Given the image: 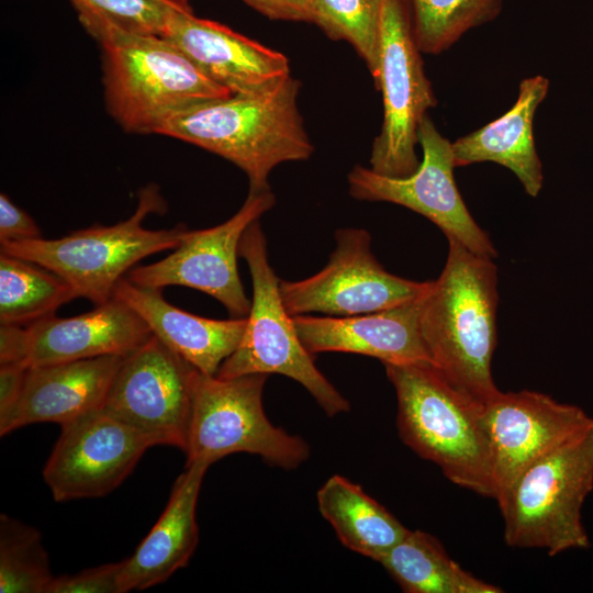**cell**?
Returning a JSON list of instances; mask_svg holds the SVG:
<instances>
[{"instance_id": "obj_34", "label": "cell", "mask_w": 593, "mask_h": 593, "mask_svg": "<svg viewBox=\"0 0 593 593\" xmlns=\"http://www.w3.org/2000/svg\"><path fill=\"white\" fill-rule=\"evenodd\" d=\"M174 1L182 3V4H188V0H174Z\"/></svg>"}, {"instance_id": "obj_21", "label": "cell", "mask_w": 593, "mask_h": 593, "mask_svg": "<svg viewBox=\"0 0 593 593\" xmlns=\"http://www.w3.org/2000/svg\"><path fill=\"white\" fill-rule=\"evenodd\" d=\"M549 80L540 75L521 81L518 96L503 115L452 143L456 167L492 161L508 168L525 192L536 198L544 183L533 124L545 100Z\"/></svg>"}, {"instance_id": "obj_24", "label": "cell", "mask_w": 593, "mask_h": 593, "mask_svg": "<svg viewBox=\"0 0 593 593\" xmlns=\"http://www.w3.org/2000/svg\"><path fill=\"white\" fill-rule=\"evenodd\" d=\"M378 562L409 593L502 592L463 570L436 537L423 530L409 529Z\"/></svg>"}, {"instance_id": "obj_27", "label": "cell", "mask_w": 593, "mask_h": 593, "mask_svg": "<svg viewBox=\"0 0 593 593\" xmlns=\"http://www.w3.org/2000/svg\"><path fill=\"white\" fill-rule=\"evenodd\" d=\"M53 579L41 533L1 514L0 592L46 593Z\"/></svg>"}, {"instance_id": "obj_20", "label": "cell", "mask_w": 593, "mask_h": 593, "mask_svg": "<svg viewBox=\"0 0 593 593\" xmlns=\"http://www.w3.org/2000/svg\"><path fill=\"white\" fill-rule=\"evenodd\" d=\"M163 289L145 288L125 277L113 298L128 305L168 348L200 372L215 376L222 362L238 346L246 317L212 320L176 307L165 300Z\"/></svg>"}, {"instance_id": "obj_1", "label": "cell", "mask_w": 593, "mask_h": 593, "mask_svg": "<svg viewBox=\"0 0 593 593\" xmlns=\"http://www.w3.org/2000/svg\"><path fill=\"white\" fill-rule=\"evenodd\" d=\"M439 277L422 295L418 325L432 365L457 390L485 405L500 390L496 345L497 268L493 258L448 240Z\"/></svg>"}, {"instance_id": "obj_5", "label": "cell", "mask_w": 593, "mask_h": 593, "mask_svg": "<svg viewBox=\"0 0 593 593\" xmlns=\"http://www.w3.org/2000/svg\"><path fill=\"white\" fill-rule=\"evenodd\" d=\"M593 490V421L529 465L500 507L511 547L549 556L591 545L582 506Z\"/></svg>"}, {"instance_id": "obj_13", "label": "cell", "mask_w": 593, "mask_h": 593, "mask_svg": "<svg viewBox=\"0 0 593 593\" xmlns=\"http://www.w3.org/2000/svg\"><path fill=\"white\" fill-rule=\"evenodd\" d=\"M275 203L271 190L248 193L242 208L227 221L210 228L188 230L170 255L132 268L125 278L145 288H192L221 302L232 318L246 317L251 303L237 269L239 242L247 227Z\"/></svg>"}, {"instance_id": "obj_2", "label": "cell", "mask_w": 593, "mask_h": 593, "mask_svg": "<svg viewBox=\"0 0 593 593\" xmlns=\"http://www.w3.org/2000/svg\"><path fill=\"white\" fill-rule=\"evenodd\" d=\"M300 87L289 75L260 91L202 102L174 115L158 134L227 159L246 174L248 193L266 192L276 166L314 152L298 107Z\"/></svg>"}, {"instance_id": "obj_9", "label": "cell", "mask_w": 593, "mask_h": 593, "mask_svg": "<svg viewBox=\"0 0 593 593\" xmlns=\"http://www.w3.org/2000/svg\"><path fill=\"white\" fill-rule=\"evenodd\" d=\"M405 0H380V66L376 87L382 93L383 122L374 138L370 168L384 176L414 174L418 126L437 104L425 75Z\"/></svg>"}, {"instance_id": "obj_22", "label": "cell", "mask_w": 593, "mask_h": 593, "mask_svg": "<svg viewBox=\"0 0 593 593\" xmlns=\"http://www.w3.org/2000/svg\"><path fill=\"white\" fill-rule=\"evenodd\" d=\"M209 467L202 461L186 465L159 519L135 552L123 561L124 593L163 583L188 564L199 541L195 508Z\"/></svg>"}, {"instance_id": "obj_18", "label": "cell", "mask_w": 593, "mask_h": 593, "mask_svg": "<svg viewBox=\"0 0 593 593\" xmlns=\"http://www.w3.org/2000/svg\"><path fill=\"white\" fill-rule=\"evenodd\" d=\"M422 295L360 315L292 317L301 343L313 356L337 351L370 356L382 363L430 362L418 325Z\"/></svg>"}, {"instance_id": "obj_29", "label": "cell", "mask_w": 593, "mask_h": 593, "mask_svg": "<svg viewBox=\"0 0 593 593\" xmlns=\"http://www.w3.org/2000/svg\"><path fill=\"white\" fill-rule=\"evenodd\" d=\"M78 16H93L121 29L161 35L174 14L189 7L174 0H71Z\"/></svg>"}, {"instance_id": "obj_6", "label": "cell", "mask_w": 593, "mask_h": 593, "mask_svg": "<svg viewBox=\"0 0 593 593\" xmlns=\"http://www.w3.org/2000/svg\"><path fill=\"white\" fill-rule=\"evenodd\" d=\"M164 200L155 186L143 189L137 208L125 221L91 226L56 239L43 237L0 244V253L35 262L65 279L77 298L96 306L113 298L116 284L136 262L153 254L176 248L188 228L148 230L142 223L161 212Z\"/></svg>"}, {"instance_id": "obj_7", "label": "cell", "mask_w": 593, "mask_h": 593, "mask_svg": "<svg viewBox=\"0 0 593 593\" xmlns=\"http://www.w3.org/2000/svg\"><path fill=\"white\" fill-rule=\"evenodd\" d=\"M238 256L249 268L253 300L243 337L215 376L230 379L279 373L302 384L326 415L348 412L349 402L317 369L313 355L299 338L293 317L281 299L280 280L269 264L267 240L259 220L244 232Z\"/></svg>"}, {"instance_id": "obj_8", "label": "cell", "mask_w": 593, "mask_h": 593, "mask_svg": "<svg viewBox=\"0 0 593 593\" xmlns=\"http://www.w3.org/2000/svg\"><path fill=\"white\" fill-rule=\"evenodd\" d=\"M267 374L222 379L201 373L186 448L187 463L213 462L235 452L261 457L271 466L294 469L310 456L307 443L275 426L266 416Z\"/></svg>"}, {"instance_id": "obj_12", "label": "cell", "mask_w": 593, "mask_h": 593, "mask_svg": "<svg viewBox=\"0 0 593 593\" xmlns=\"http://www.w3.org/2000/svg\"><path fill=\"white\" fill-rule=\"evenodd\" d=\"M423 159L417 170L403 178L389 177L356 165L348 174L349 194L361 201H382L407 208L438 226L448 240L490 258L497 251L470 214L457 188L452 143L428 115L418 126Z\"/></svg>"}, {"instance_id": "obj_14", "label": "cell", "mask_w": 593, "mask_h": 593, "mask_svg": "<svg viewBox=\"0 0 593 593\" xmlns=\"http://www.w3.org/2000/svg\"><path fill=\"white\" fill-rule=\"evenodd\" d=\"M154 444L103 409L61 425L43 478L57 502L100 497L116 489Z\"/></svg>"}, {"instance_id": "obj_30", "label": "cell", "mask_w": 593, "mask_h": 593, "mask_svg": "<svg viewBox=\"0 0 593 593\" xmlns=\"http://www.w3.org/2000/svg\"><path fill=\"white\" fill-rule=\"evenodd\" d=\"M123 561L54 577L46 593H124Z\"/></svg>"}, {"instance_id": "obj_31", "label": "cell", "mask_w": 593, "mask_h": 593, "mask_svg": "<svg viewBox=\"0 0 593 593\" xmlns=\"http://www.w3.org/2000/svg\"><path fill=\"white\" fill-rule=\"evenodd\" d=\"M42 233L35 221L5 193L0 194V244L35 239Z\"/></svg>"}, {"instance_id": "obj_32", "label": "cell", "mask_w": 593, "mask_h": 593, "mask_svg": "<svg viewBox=\"0 0 593 593\" xmlns=\"http://www.w3.org/2000/svg\"><path fill=\"white\" fill-rule=\"evenodd\" d=\"M27 367L0 363V425L10 417L22 395Z\"/></svg>"}, {"instance_id": "obj_11", "label": "cell", "mask_w": 593, "mask_h": 593, "mask_svg": "<svg viewBox=\"0 0 593 593\" xmlns=\"http://www.w3.org/2000/svg\"><path fill=\"white\" fill-rule=\"evenodd\" d=\"M336 248L317 273L298 281H279L291 316L322 313L354 316L388 310L419 298L429 281L418 282L390 273L371 251L363 228H340Z\"/></svg>"}, {"instance_id": "obj_25", "label": "cell", "mask_w": 593, "mask_h": 593, "mask_svg": "<svg viewBox=\"0 0 593 593\" xmlns=\"http://www.w3.org/2000/svg\"><path fill=\"white\" fill-rule=\"evenodd\" d=\"M76 298L72 287L55 272L0 253V325L34 323Z\"/></svg>"}, {"instance_id": "obj_33", "label": "cell", "mask_w": 593, "mask_h": 593, "mask_svg": "<svg viewBox=\"0 0 593 593\" xmlns=\"http://www.w3.org/2000/svg\"><path fill=\"white\" fill-rule=\"evenodd\" d=\"M271 20L310 22V0H243Z\"/></svg>"}, {"instance_id": "obj_26", "label": "cell", "mask_w": 593, "mask_h": 593, "mask_svg": "<svg viewBox=\"0 0 593 593\" xmlns=\"http://www.w3.org/2000/svg\"><path fill=\"white\" fill-rule=\"evenodd\" d=\"M412 26L422 53L439 54L469 30L494 20L502 0H410Z\"/></svg>"}, {"instance_id": "obj_15", "label": "cell", "mask_w": 593, "mask_h": 593, "mask_svg": "<svg viewBox=\"0 0 593 593\" xmlns=\"http://www.w3.org/2000/svg\"><path fill=\"white\" fill-rule=\"evenodd\" d=\"M152 336L128 305L112 298L71 317L54 314L24 326L0 325V363L30 368L100 356L126 357Z\"/></svg>"}, {"instance_id": "obj_28", "label": "cell", "mask_w": 593, "mask_h": 593, "mask_svg": "<svg viewBox=\"0 0 593 593\" xmlns=\"http://www.w3.org/2000/svg\"><path fill=\"white\" fill-rule=\"evenodd\" d=\"M310 22L334 41H346L376 81L380 66V0H310Z\"/></svg>"}, {"instance_id": "obj_10", "label": "cell", "mask_w": 593, "mask_h": 593, "mask_svg": "<svg viewBox=\"0 0 593 593\" xmlns=\"http://www.w3.org/2000/svg\"><path fill=\"white\" fill-rule=\"evenodd\" d=\"M201 373L153 335L124 357L102 409L154 446L186 451Z\"/></svg>"}, {"instance_id": "obj_3", "label": "cell", "mask_w": 593, "mask_h": 593, "mask_svg": "<svg viewBox=\"0 0 593 593\" xmlns=\"http://www.w3.org/2000/svg\"><path fill=\"white\" fill-rule=\"evenodd\" d=\"M102 48L108 110L127 132L158 134L177 113L232 94L160 35L79 16Z\"/></svg>"}, {"instance_id": "obj_23", "label": "cell", "mask_w": 593, "mask_h": 593, "mask_svg": "<svg viewBox=\"0 0 593 593\" xmlns=\"http://www.w3.org/2000/svg\"><path fill=\"white\" fill-rule=\"evenodd\" d=\"M317 506L348 549L377 562L409 529L360 485L329 477L317 491Z\"/></svg>"}, {"instance_id": "obj_17", "label": "cell", "mask_w": 593, "mask_h": 593, "mask_svg": "<svg viewBox=\"0 0 593 593\" xmlns=\"http://www.w3.org/2000/svg\"><path fill=\"white\" fill-rule=\"evenodd\" d=\"M160 36L231 93L260 91L290 75L286 55L221 23L197 18L189 7L174 14Z\"/></svg>"}, {"instance_id": "obj_16", "label": "cell", "mask_w": 593, "mask_h": 593, "mask_svg": "<svg viewBox=\"0 0 593 593\" xmlns=\"http://www.w3.org/2000/svg\"><path fill=\"white\" fill-rule=\"evenodd\" d=\"M501 507L521 473L592 421L580 406L529 390L501 392L482 411Z\"/></svg>"}, {"instance_id": "obj_4", "label": "cell", "mask_w": 593, "mask_h": 593, "mask_svg": "<svg viewBox=\"0 0 593 593\" xmlns=\"http://www.w3.org/2000/svg\"><path fill=\"white\" fill-rule=\"evenodd\" d=\"M383 365L396 394L402 441L452 483L494 499L483 405L457 390L430 362Z\"/></svg>"}, {"instance_id": "obj_19", "label": "cell", "mask_w": 593, "mask_h": 593, "mask_svg": "<svg viewBox=\"0 0 593 593\" xmlns=\"http://www.w3.org/2000/svg\"><path fill=\"white\" fill-rule=\"evenodd\" d=\"M122 356L30 367L19 403L0 425L1 436L34 423L60 426L102 409Z\"/></svg>"}]
</instances>
